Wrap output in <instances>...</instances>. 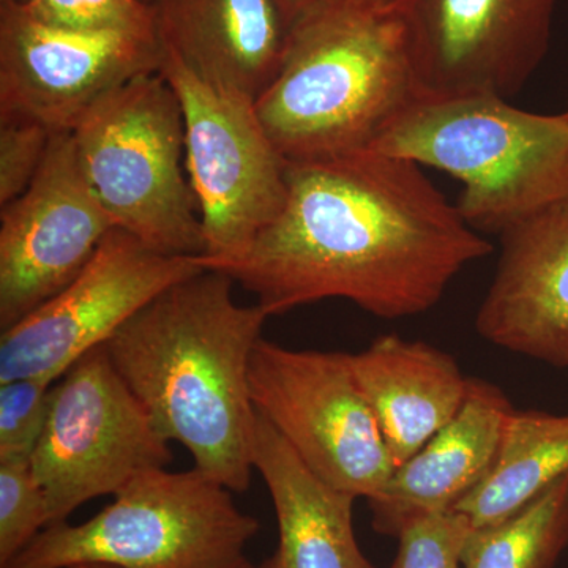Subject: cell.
<instances>
[{
  "label": "cell",
  "mask_w": 568,
  "mask_h": 568,
  "mask_svg": "<svg viewBox=\"0 0 568 568\" xmlns=\"http://www.w3.org/2000/svg\"><path fill=\"white\" fill-rule=\"evenodd\" d=\"M280 215L223 272L268 316L346 298L384 320L428 312L493 245L420 164L376 151L286 163Z\"/></svg>",
  "instance_id": "6da1fadb"
},
{
  "label": "cell",
  "mask_w": 568,
  "mask_h": 568,
  "mask_svg": "<svg viewBox=\"0 0 568 568\" xmlns=\"http://www.w3.org/2000/svg\"><path fill=\"white\" fill-rule=\"evenodd\" d=\"M234 280L205 268L168 287L104 343L164 439L233 493L252 480L257 413L250 361L267 313L235 304Z\"/></svg>",
  "instance_id": "7a4b0ae2"
},
{
  "label": "cell",
  "mask_w": 568,
  "mask_h": 568,
  "mask_svg": "<svg viewBox=\"0 0 568 568\" xmlns=\"http://www.w3.org/2000/svg\"><path fill=\"white\" fill-rule=\"evenodd\" d=\"M422 95L402 13L334 0L291 26L254 108L284 162L304 163L369 151Z\"/></svg>",
  "instance_id": "3957f363"
},
{
  "label": "cell",
  "mask_w": 568,
  "mask_h": 568,
  "mask_svg": "<svg viewBox=\"0 0 568 568\" xmlns=\"http://www.w3.org/2000/svg\"><path fill=\"white\" fill-rule=\"evenodd\" d=\"M369 151L446 171L477 233L500 235L568 197V111L519 110L503 97L422 95Z\"/></svg>",
  "instance_id": "277c9868"
},
{
  "label": "cell",
  "mask_w": 568,
  "mask_h": 568,
  "mask_svg": "<svg viewBox=\"0 0 568 568\" xmlns=\"http://www.w3.org/2000/svg\"><path fill=\"white\" fill-rule=\"evenodd\" d=\"M82 171L119 230L170 256H203L181 100L162 70L104 95L71 130Z\"/></svg>",
  "instance_id": "5b68a950"
},
{
  "label": "cell",
  "mask_w": 568,
  "mask_h": 568,
  "mask_svg": "<svg viewBox=\"0 0 568 568\" xmlns=\"http://www.w3.org/2000/svg\"><path fill=\"white\" fill-rule=\"evenodd\" d=\"M231 493L194 467L149 470L89 521L41 530L0 568H233L260 523Z\"/></svg>",
  "instance_id": "8992f818"
},
{
  "label": "cell",
  "mask_w": 568,
  "mask_h": 568,
  "mask_svg": "<svg viewBox=\"0 0 568 568\" xmlns=\"http://www.w3.org/2000/svg\"><path fill=\"white\" fill-rule=\"evenodd\" d=\"M170 440L112 364L106 346L82 355L51 388L50 414L31 458L50 526L88 500L173 463Z\"/></svg>",
  "instance_id": "52a82bcc"
},
{
  "label": "cell",
  "mask_w": 568,
  "mask_h": 568,
  "mask_svg": "<svg viewBox=\"0 0 568 568\" xmlns=\"http://www.w3.org/2000/svg\"><path fill=\"white\" fill-rule=\"evenodd\" d=\"M163 52L185 123V166L203 223L205 268L239 260L282 212L286 162L256 114L254 100L216 88Z\"/></svg>",
  "instance_id": "ba28073f"
},
{
  "label": "cell",
  "mask_w": 568,
  "mask_h": 568,
  "mask_svg": "<svg viewBox=\"0 0 568 568\" xmlns=\"http://www.w3.org/2000/svg\"><path fill=\"white\" fill-rule=\"evenodd\" d=\"M256 413L321 480L373 499L396 465L346 353L287 349L261 338L250 361Z\"/></svg>",
  "instance_id": "9c48e42d"
},
{
  "label": "cell",
  "mask_w": 568,
  "mask_h": 568,
  "mask_svg": "<svg viewBox=\"0 0 568 568\" xmlns=\"http://www.w3.org/2000/svg\"><path fill=\"white\" fill-rule=\"evenodd\" d=\"M204 271L201 256L162 254L114 227L65 290L2 332L0 384H54L156 295Z\"/></svg>",
  "instance_id": "30bf717a"
},
{
  "label": "cell",
  "mask_w": 568,
  "mask_h": 568,
  "mask_svg": "<svg viewBox=\"0 0 568 568\" xmlns=\"http://www.w3.org/2000/svg\"><path fill=\"white\" fill-rule=\"evenodd\" d=\"M162 58L156 39L58 28L21 6H0V121L71 132L104 95L160 70Z\"/></svg>",
  "instance_id": "8fae6325"
},
{
  "label": "cell",
  "mask_w": 568,
  "mask_h": 568,
  "mask_svg": "<svg viewBox=\"0 0 568 568\" xmlns=\"http://www.w3.org/2000/svg\"><path fill=\"white\" fill-rule=\"evenodd\" d=\"M92 192L70 132L52 134L32 185L0 215V328L65 290L114 230Z\"/></svg>",
  "instance_id": "7c38bea8"
},
{
  "label": "cell",
  "mask_w": 568,
  "mask_h": 568,
  "mask_svg": "<svg viewBox=\"0 0 568 568\" xmlns=\"http://www.w3.org/2000/svg\"><path fill=\"white\" fill-rule=\"evenodd\" d=\"M558 0H409L402 11L425 95H517L544 62Z\"/></svg>",
  "instance_id": "4fadbf2b"
},
{
  "label": "cell",
  "mask_w": 568,
  "mask_h": 568,
  "mask_svg": "<svg viewBox=\"0 0 568 568\" xmlns=\"http://www.w3.org/2000/svg\"><path fill=\"white\" fill-rule=\"evenodd\" d=\"M499 263L476 328L488 343L568 368V197L499 235Z\"/></svg>",
  "instance_id": "5bb4252c"
},
{
  "label": "cell",
  "mask_w": 568,
  "mask_h": 568,
  "mask_svg": "<svg viewBox=\"0 0 568 568\" xmlns=\"http://www.w3.org/2000/svg\"><path fill=\"white\" fill-rule=\"evenodd\" d=\"M514 410L503 388L469 377L457 416L396 467L386 488L368 500L373 528L395 537L409 519L454 510L488 476Z\"/></svg>",
  "instance_id": "9a60e30c"
},
{
  "label": "cell",
  "mask_w": 568,
  "mask_h": 568,
  "mask_svg": "<svg viewBox=\"0 0 568 568\" xmlns=\"http://www.w3.org/2000/svg\"><path fill=\"white\" fill-rule=\"evenodd\" d=\"M160 48L205 82L256 102L286 52L274 0H153Z\"/></svg>",
  "instance_id": "2e32d148"
},
{
  "label": "cell",
  "mask_w": 568,
  "mask_h": 568,
  "mask_svg": "<svg viewBox=\"0 0 568 568\" xmlns=\"http://www.w3.org/2000/svg\"><path fill=\"white\" fill-rule=\"evenodd\" d=\"M396 467L420 450L465 403L469 377L450 354L425 342L383 335L347 354Z\"/></svg>",
  "instance_id": "e0dca14e"
},
{
  "label": "cell",
  "mask_w": 568,
  "mask_h": 568,
  "mask_svg": "<svg viewBox=\"0 0 568 568\" xmlns=\"http://www.w3.org/2000/svg\"><path fill=\"white\" fill-rule=\"evenodd\" d=\"M253 467L271 493L280 532L275 555L256 568H376L355 540V497L321 480L260 414Z\"/></svg>",
  "instance_id": "ac0fdd59"
},
{
  "label": "cell",
  "mask_w": 568,
  "mask_h": 568,
  "mask_svg": "<svg viewBox=\"0 0 568 568\" xmlns=\"http://www.w3.org/2000/svg\"><path fill=\"white\" fill-rule=\"evenodd\" d=\"M568 473V416L517 410L488 476L454 507L470 528L503 521Z\"/></svg>",
  "instance_id": "d6986e66"
},
{
  "label": "cell",
  "mask_w": 568,
  "mask_h": 568,
  "mask_svg": "<svg viewBox=\"0 0 568 568\" xmlns=\"http://www.w3.org/2000/svg\"><path fill=\"white\" fill-rule=\"evenodd\" d=\"M568 547V473L514 515L470 530L463 568H555Z\"/></svg>",
  "instance_id": "ffe728a7"
},
{
  "label": "cell",
  "mask_w": 568,
  "mask_h": 568,
  "mask_svg": "<svg viewBox=\"0 0 568 568\" xmlns=\"http://www.w3.org/2000/svg\"><path fill=\"white\" fill-rule=\"evenodd\" d=\"M50 525L47 497L31 463H0V567Z\"/></svg>",
  "instance_id": "44dd1931"
},
{
  "label": "cell",
  "mask_w": 568,
  "mask_h": 568,
  "mask_svg": "<svg viewBox=\"0 0 568 568\" xmlns=\"http://www.w3.org/2000/svg\"><path fill=\"white\" fill-rule=\"evenodd\" d=\"M37 20L74 31H119L156 39L153 7L142 0H28Z\"/></svg>",
  "instance_id": "7402d4cb"
},
{
  "label": "cell",
  "mask_w": 568,
  "mask_h": 568,
  "mask_svg": "<svg viewBox=\"0 0 568 568\" xmlns=\"http://www.w3.org/2000/svg\"><path fill=\"white\" fill-rule=\"evenodd\" d=\"M469 521L455 510L420 515L396 532L398 551L388 568H463Z\"/></svg>",
  "instance_id": "603a6c76"
},
{
  "label": "cell",
  "mask_w": 568,
  "mask_h": 568,
  "mask_svg": "<svg viewBox=\"0 0 568 568\" xmlns=\"http://www.w3.org/2000/svg\"><path fill=\"white\" fill-rule=\"evenodd\" d=\"M51 388L41 379L0 384V463H31L50 414Z\"/></svg>",
  "instance_id": "cb8c5ba5"
},
{
  "label": "cell",
  "mask_w": 568,
  "mask_h": 568,
  "mask_svg": "<svg viewBox=\"0 0 568 568\" xmlns=\"http://www.w3.org/2000/svg\"><path fill=\"white\" fill-rule=\"evenodd\" d=\"M50 129L21 119L0 121V205L13 203L39 174L50 149Z\"/></svg>",
  "instance_id": "d4e9b609"
},
{
  "label": "cell",
  "mask_w": 568,
  "mask_h": 568,
  "mask_svg": "<svg viewBox=\"0 0 568 568\" xmlns=\"http://www.w3.org/2000/svg\"><path fill=\"white\" fill-rule=\"evenodd\" d=\"M274 2L287 28H291L295 22L305 18L306 14L313 13V11L334 2V0H274Z\"/></svg>",
  "instance_id": "484cf974"
},
{
  "label": "cell",
  "mask_w": 568,
  "mask_h": 568,
  "mask_svg": "<svg viewBox=\"0 0 568 568\" xmlns=\"http://www.w3.org/2000/svg\"><path fill=\"white\" fill-rule=\"evenodd\" d=\"M365 6L387 13H402L409 0H361Z\"/></svg>",
  "instance_id": "4316f807"
},
{
  "label": "cell",
  "mask_w": 568,
  "mask_h": 568,
  "mask_svg": "<svg viewBox=\"0 0 568 568\" xmlns=\"http://www.w3.org/2000/svg\"><path fill=\"white\" fill-rule=\"evenodd\" d=\"M70 568H118L111 566H103V564H81V566H74Z\"/></svg>",
  "instance_id": "83f0119b"
},
{
  "label": "cell",
  "mask_w": 568,
  "mask_h": 568,
  "mask_svg": "<svg viewBox=\"0 0 568 568\" xmlns=\"http://www.w3.org/2000/svg\"><path fill=\"white\" fill-rule=\"evenodd\" d=\"M28 0H0V6H22Z\"/></svg>",
  "instance_id": "f1b7e54d"
},
{
  "label": "cell",
  "mask_w": 568,
  "mask_h": 568,
  "mask_svg": "<svg viewBox=\"0 0 568 568\" xmlns=\"http://www.w3.org/2000/svg\"><path fill=\"white\" fill-rule=\"evenodd\" d=\"M233 568H256V567H253L252 564H250L248 560H246L244 558L241 560V562L235 564V566Z\"/></svg>",
  "instance_id": "f546056e"
},
{
  "label": "cell",
  "mask_w": 568,
  "mask_h": 568,
  "mask_svg": "<svg viewBox=\"0 0 568 568\" xmlns=\"http://www.w3.org/2000/svg\"><path fill=\"white\" fill-rule=\"evenodd\" d=\"M142 2L149 3V6H152L153 0H142Z\"/></svg>",
  "instance_id": "4dcf8cb0"
}]
</instances>
